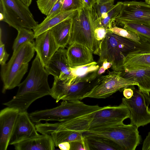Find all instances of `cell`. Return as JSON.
Here are the masks:
<instances>
[{
	"instance_id": "1",
	"label": "cell",
	"mask_w": 150,
	"mask_h": 150,
	"mask_svg": "<svg viewBox=\"0 0 150 150\" xmlns=\"http://www.w3.org/2000/svg\"><path fill=\"white\" fill-rule=\"evenodd\" d=\"M139 50H150V44L135 42L113 33L108 29L100 44L98 63L102 64L106 60L112 64L113 71L122 72L125 57L130 52Z\"/></svg>"
},
{
	"instance_id": "2",
	"label": "cell",
	"mask_w": 150,
	"mask_h": 150,
	"mask_svg": "<svg viewBox=\"0 0 150 150\" xmlns=\"http://www.w3.org/2000/svg\"><path fill=\"white\" fill-rule=\"evenodd\" d=\"M99 19L93 8L83 6L78 10L72 18L68 45L77 42L87 47L99 56L100 49L96 40L95 30L98 27Z\"/></svg>"
},
{
	"instance_id": "3",
	"label": "cell",
	"mask_w": 150,
	"mask_h": 150,
	"mask_svg": "<svg viewBox=\"0 0 150 150\" xmlns=\"http://www.w3.org/2000/svg\"><path fill=\"white\" fill-rule=\"evenodd\" d=\"M35 52L34 45L29 42L21 45L9 61L1 66V76L3 84V92L18 86L28 71V63Z\"/></svg>"
},
{
	"instance_id": "4",
	"label": "cell",
	"mask_w": 150,
	"mask_h": 150,
	"mask_svg": "<svg viewBox=\"0 0 150 150\" xmlns=\"http://www.w3.org/2000/svg\"><path fill=\"white\" fill-rule=\"evenodd\" d=\"M98 105H86L80 100L63 101L55 108L37 110L29 113L33 122L43 120L61 122L81 117L96 111L103 108Z\"/></svg>"
},
{
	"instance_id": "5",
	"label": "cell",
	"mask_w": 150,
	"mask_h": 150,
	"mask_svg": "<svg viewBox=\"0 0 150 150\" xmlns=\"http://www.w3.org/2000/svg\"><path fill=\"white\" fill-rule=\"evenodd\" d=\"M0 20L17 30L33 29L38 24L28 7L20 0H0Z\"/></svg>"
},
{
	"instance_id": "6",
	"label": "cell",
	"mask_w": 150,
	"mask_h": 150,
	"mask_svg": "<svg viewBox=\"0 0 150 150\" xmlns=\"http://www.w3.org/2000/svg\"><path fill=\"white\" fill-rule=\"evenodd\" d=\"M138 128L134 125L123 123L84 133L108 138L117 144L122 150H135L141 140Z\"/></svg>"
},
{
	"instance_id": "7",
	"label": "cell",
	"mask_w": 150,
	"mask_h": 150,
	"mask_svg": "<svg viewBox=\"0 0 150 150\" xmlns=\"http://www.w3.org/2000/svg\"><path fill=\"white\" fill-rule=\"evenodd\" d=\"M121 72L113 71L108 74L99 76L91 89L84 96V98H105L118 91H122L132 85H138V83L121 75Z\"/></svg>"
},
{
	"instance_id": "8",
	"label": "cell",
	"mask_w": 150,
	"mask_h": 150,
	"mask_svg": "<svg viewBox=\"0 0 150 150\" xmlns=\"http://www.w3.org/2000/svg\"><path fill=\"white\" fill-rule=\"evenodd\" d=\"M133 95L130 98H123L122 103L128 108L130 112V124L138 127L144 126L150 123L149 93L136 89L131 86Z\"/></svg>"
},
{
	"instance_id": "9",
	"label": "cell",
	"mask_w": 150,
	"mask_h": 150,
	"mask_svg": "<svg viewBox=\"0 0 150 150\" xmlns=\"http://www.w3.org/2000/svg\"><path fill=\"white\" fill-rule=\"evenodd\" d=\"M130 117L129 109L122 103L118 106L103 107L94 112L88 129L86 131L103 129L122 123L125 120Z\"/></svg>"
},
{
	"instance_id": "10",
	"label": "cell",
	"mask_w": 150,
	"mask_h": 150,
	"mask_svg": "<svg viewBox=\"0 0 150 150\" xmlns=\"http://www.w3.org/2000/svg\"><path fill=\"white\" fill-rule=\"evenodd\" d=\"M99 77V76H98ZM98 77L91 81H82L68 85L56 77L51 88L50 96L57 103L60 100H81L95 84Z\"/></svg>"
},
{
	"instance_id": "11",
	"label": "cell",
	"mask_w": 150,
	"mask_h": 150,
	"mask_svg": "<svg viewBox=\"0 0 150 150\" xmlns=\"http://www.w3.org/2000/svg\"><path fill=\"white\" fill-rule=\"evenodd\" d=\"M133 22L150 24V5L136 1L123 2L121 11L114 23Z\"/></svg>"
},
{
	"instance_id": "12",
	"label": "cell",
	"mask_w": 150,
	"mask_h": 150,
	"mask_svg": "<svg viewBox=\"0 0 150 150\" xmlns=\"http://www.w3.org/2000/svg\"><path fill=\"white\" fill-rule=\"evenodd\" d=\"M67 51L65 48L60 47L52 56L45 69L49 75L67 83L71 80L72 74L67 59Z\"/></svg>"
},
{
	"instance_id": "13",
	"label": "cell",
	"mask_w": 150,
	"mask_h": 150,
	"mask_svg": "<svg viewBox=\"0 0 150 150\" xmlns=\"http://www.w3.org/2000/svg\"><path fill=\"white\" fill-rule=\"evenodd\" d=\"M35 38L34 47L37 55L46 68L52 56L60 47L50 30L38 35Z\"/></svg>"
},
{
	"instance_id": "14",
	"label": "cell",
	"mask_w": 150,
	"mask_h": 150,
	"mask_svg": "<svg viewBox=\"0 0 150 150\" xmlns=\"http://www.w3.org/2000/svg\"><path fill=\"white\" fill-rule=\"evenodd\" d=\"M19 112L18 109L8 106L0 111V150L7 149Z\"/></svg>"
},
{
	"instance_id": "15",
	"label": "cell",
	"mask_w": 150,
	"mask_h": 150,
	"mask_svg": "<svg viewBox=\"0 0 150 150\" xmlns=\"http://www.w3.org/2000/svg\"><path fill=\"white\" fill-rule=\"evenodd\" d=\"M27 111L20 112L10 140L13 144L40 134Z\"/></svg>"
},
{
	"instance_id": "16",
	"label": "cell",
	"mask_w": 150,
	"mask_h": 150,
	"mask_svg": "<svg viewBox=\"0 0 150 150\" xmlns=\"http://www.w3.org/2000/svg\"><path fill=\"white\" fill-rule=\"evenodd\" d=\"M93 52L85 45L77 42L70 45L67 51L70 67L85 65L93 62Z\"/></svg>"
},
{
	"instance_id": "17",
	"label": "cell",
	"mask_w": 150,
	"mask_h": 150,
	"mask_svg": "<svg viewBox=\"0 0 150 150\" xmlns=\"http://www.w3.org/2000/svg\"><path fill=\"white\" fill-rule=\"evenodd\" d=\"M16 150H54L55 144L50 135L42 134L13 145Z\"/></svg>"
},
{
	"instance_id": "18",
	"label": "cell",
	"mask_w": 150,
	"mask_h": 150,
	"mask_svg": "<svg viewBox=\"0 0 150 150\" xmlns=\"http://www.w3.org/2000/svg\"><path fill=\"white\" fill-rule=\"evenodd\" d=\"M123 71L150 69V50H139L128 54L123 63Z\"/></svg>"
},
{
	"instance_id": "19",
	"label": "cell",
	"mask_w": 150,
	"mask_h": 150,
	"mask_svg": "<svg viewBox=\"0 0 150 150\" xmlns=\"http://www.w3.org/2000/svg\"><path fill=\"white\" fill-rule=\"evenodd\" d=\"M121 75L138 83L139 89L150 92V69H140L132 71H123Z\"/></svg>"
},
{
	"instance_id": "20",
	"label": "cell",
	"mask_w": 150,
	"mask_h": 150,
	"mask_svg": "<svg viewBox=\"0 0 150 150\" xmlns=\"http://www.w3.org/2000/svg\"><path fill=\"white\" fill-rule=\"evenodd\" d=\"M89 150H122L115 142L105 137L83 133Z\"/></svg>"
},
{
	"instance_id": "21",
	"label": "cell",
	"mask_w": 150,
	"mask_h": 150,
	"mask_svg": "<svg viewBox=\"0 0 150 150\" xmlns=\"http://www.w3.org/2000/svg\"><path fill=\"white\" fill-rule=\"evenodd\" d=\"M72 18L66 19L50 29L59 47L65 48L68 44Z\"/></svg>"
},
{
	"instance_id": "22",
	"label": "cell",
	"mask_w": 150,
	"mask_h": 150,
	"mask_svg": "<svg viewBox=\"0 0 150 150\" xmlns=\"http://www.w3.org/2000/svg\"><path fill=\"white\" fill-rule=\"evenodd\" d=\"M77 10L61 12L49 19L44 20L33 29L34 34L35 38L62 21L68 19L72 18Z\"/></svg>"
},
{
	"instance_id": "23",
	"label": "cell",
	"mask_w": 150,
	"mask_h": 150,
	"mask_svg": "<svg viewBox=\"0 0 150 150\" xmlns=\"http://www.w3.org/2000/svg\"><path fill=\"white\" fill-rule=\"evenodd\" d=\"M98 64L93 61L83 65L70 67L72 77L68 83H65L69 85L84 81L83 78L98 70L100 67Z\"/></svg>"
},
{
	"instance_id": "24",
	"label": "cell",
	"mask_w": 150,
	"mask_h": 150,
	"mask_svg": "<svg viewBox=\"0 0 150 150\" xmlns=\"http://www.w3.org/2000/svg\"><path fill=\"white\" fill-rule=\"evenodd\" d=\"M118 24L128 31L136 33L142 40L150 44V24L138 22H124Z\"/></svg>"
},
{
	"instance_id": "25",
	"label": "cell",
	"mask_w": 150,
	"mask_h": 150,
	"mask_svg": "<svg viewBox=\"0 0 150 150\" xmlns=\"http://www.w3.org/2000/svg\"><path fill=\"white\" fill-rule=\"evenodd\" d=\"M83 132L69 130H61L50 133L56 146L61 143L82 140L84 139Z\"/></svg>"
},
{
	"instance_id": "26",
	"label": "cell",
	"mask_w": 150,
	"mask_h": 150,
	"mask_svg": "<svg viewBox=\"0 0 150 150\" xmlns=\"http://www.w3.org/2000/svg\"><path fill=\"white\" fill-rule=\"evenodd\" d=\"M122 4V2H117L109 11L99 19L98 27H103L108 29L111 28L121 11Z\"/></svg>"
},
{
	"instance_id": "27",
	"label": "cell",
	"mask_w": 150,
	"mask_h": 150,
	"mask_svg": "<svg viewBox=\"0 0 150 150\" xmlns=\"http://www.w3.org/2000/svg\"><path fill=\"white\" fill-rule=\"evenodd\" d=\"M18 33L12 47L13 52L16 50L23 44L29 42L34 45V34L31 29L21 28L18 30Z\"/></svg>"
},
{
	"instance_id": "28",
	"label": "cell",
	"mask_w": 150,
	"mask_h": 150,
	"mask_svg": "<svg viewBox=\"0 0 150 150\" xmlns=\"http://www.w3.org/2000/svg\"><path fill=\"white\" fill-rule=\"evenodd\" d=\"M114 1L115 0H96L93 8L99 19L113 7Z\"/></svg>"
},
{
	"instance_id": "29",
	"label": "cell",
	"mask_w": 150,
	"mask_h": 150,
	"mask_svg": "<svg viewBox=\"0 0 150 150\" xmlns=\"http://www.w3.org/2000/svg\"><path fill=\"white\" fill-rule=\"evenodd\" d=\"M108 29L113 33L135 42H146L141 39L136 33L117 27L115 25Z\"/></svg>"
},
{
	"instance_id": "30",
	"label": "cell",
	"mask_w": 150,
	"mask_h": 150,
	"mask_svg": "<svg viewBox=\"0 0 150 150\" xmlns=\"http://www.w3.org/2000/svg\"><path fill=\"white\" fill-rule=\"evenodd\" d=\"M83 6L81 0H64L61 12L78 10Z\"/></svg>"
},
{
	"instance_id": "31",
	"label": "cell",
	"mask_w": 150,
	"mask_h": 150,
	"mask_svg": "<svg viewBox=\"0 0 150 150\" xmlns=\"http://www.w3.org/2000/svg\"><path fill=\"white\" fill-rule=\"evenodd\" d=\"M58 0H37L36 3L42 13L47 16Z\"/></svg>"
},
{
	"instance_id": "32",
	"label": "cell",
	"mask_w": 150,
	"mask_h": 150,
	"mask_svg": "<svg viewBox=\"0 0 150 150\" xmlns=\"http://www.w3.org/2000/svg\"><path fill=\"white\" fill-rule=\"evenodd\" d=\"M108 30V29L106 28L103 27H97L95 29V38L100 49V51L101 43L105 37Z\"/></svg>"
},
{
	"instance_id": "33",
	"label": "cell",
	"mask_w": 150,
	"mask_h": 150,
	"mask_svg": "<svg viewBox=\"0 0 150 150\" xmlns=\"http://www.w3.org/2000/svg\"><path fill=\"white\" fill-rule=\"evenodd\" d=\"M70 143V150H89L84 137L82 140L73 141Z\"/></svg>"
},
{
	"instance_id": "34",
	"label": "cell",
	"mask_w": 150,
	"mask_h": 150,
	"mask_svg": "<svg viewBox=\"0 0 150 150\" xmlns=\"http://www.w3.org/2000/svg\"><path fill=\"white\" fill-rule=\"evenodd\" d=\"M64 0H58L50 11L44 19H49L61 12V9Z\"/></svg>"
},
{
	"instance_id": "35",
	"label": "cell",
	"mask_w": 150,
	"mask_h": 150,
	"mask_svg": "<svg viewBox=\"0 0 150 150\" xmlns=\"http://www.w3.org/2000/svg\"><path fill=\"white\" fill-rule=\"evenodd\" d=\"M9 54L6 51L5 45L1 40V30H0V64L1 66L6 64L8 59Z\"/></svg>"
},
{
	"instance_id": "36",
	"label": "cell",
	"mask_w": 150,
	"mask_h": 150,
	"mask_svg": "<svg viewBox=\"0 0 150 150\" xmlns=\"http://www.w3.org/2000/svg\"><path fill=\"white\" fill-rule=\"evenodd\" d=\"M133 91L131 86L126 88L123 90V95L125 98L127 99L131 98L133 95Z\"/></svg>"
},
{
	"instance_id": "37",
	"label": "cell",
	"mask_w": 150,
	"mask_h": 150,
	"mask_svg": "<svg viewBox=\"0 0 150 150\" xmlns=\"http://www.w3.org/2000/svg\"><path fill=\"white\" fill-rule=\"evenodd\" d=\"M142 149V150H150V131L143 142Z\"/></svg>"
},
{
	"instance_id": "38",
	"label": "cell",
	"mask_w": 150,
	"mask_h": 150,
	"mask_svg": "<svg viewBox=\"0 0 150 150\" xmlns=\"http://www.w3.org/2000/svg\"><path fill=\"white\" fill-rule=\"evenodd\" d=\"M83 5L89 8H93L95 5L96 0H81Z\"/></svg>"
},
{
	"instance_id": "39",
	"label": "cell",
	"mask_w": 150,
	"mask_h": 150,
	"mask_svg": "<svg viewBox=\"0 0 150 150\" xmlns=\"http://www.w3.org/2000/svg\"><path fill=\"white\" fill-rule=\"evenodd\" d=\"M57 147H58L61 150H70V143L67 142H62L59 144Z\"/></svg>"
},
{
	"instance_id": "40",
	"label": "cell",
	"mask_w": 150,
	"mask_h": 150,
	"mask_svg": "<svg viewBox=\"0 0 150 150\" xmlns=\"http://www.w3.org/2000/svg\"><path fill=\"white\" fill-rule=\"evenodd\" d=\"M101 66L106 70L112 67V64L106 60H105L102 63Z\"/></svg>"
},
{
	"instance_id": "41",
	"label": "cell",
	"mask_w": 150,
	"mask_h": 150,
	"mask_svg": "<svg viewBox=\"0 0 150 150\" xmlns=\"http://www.w3.org/2000/svg\"><path fill=\"white\" fill-rule=\"evenodd\" d=\"M23 3L27 6H29L31 4L32 0H20Z\"/></svg>"
},
{
	"instance_id": "42",
	"label": "cell",
	"mask_w": 150,
	"mask_h": 150,
	"mask_svg": "<svg viewBox=\"0 0 150 150\" xmlns=\"http://www.w3.org/2000/svg\"><path fill=\"white\" fill-rule=\"evenodd\" d=\"M145 2L150 5V0H145Z\"/></svg>"
}]
</instances>
